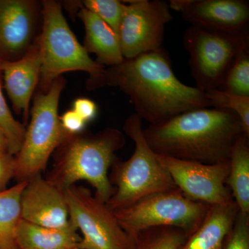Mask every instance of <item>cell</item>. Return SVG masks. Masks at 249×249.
Wrapping results in <instances>:
<instances>
[{
  "label": "cell",
  "mask_w": 249,
  "mask_h": 249,
  "mask_svg": "<svg viewBox=\"0 0 249 249\" xmlns=\"http://www.w3.org/2000/svg\"><path fill=\"white\" fill-rule=\"evenodd\" d=\"M42 58L38 37L27 53L17 60H0L4 88L16 114H23L27 124L31 98L40 81Z\"/></svg>",
  "instance_id": "cell-15"
},
{
  "label": "cell",
  "mask_w": 249,
  "mask_h": 249,
  "mask_svg": "<svg viewBox=\"0 0 249 249\" xmlns=\"http://www.w3.org/2000/svg\"><path fill=\"white\" fill-rule=\"evenodd\" d=\"M42 5V29L38 36L42 67L39 91L46 92L54 80L66 72L82 71L89 73L87 88H103L106 68L90 58L77 40L62 13V4L45 0Z\"/></svg>",
  "instance_id": "cell-4"
},
{
  "label": "cell",
  "mask_w": 249,
  "mask_h": 249,
  "mask_svg": "<svg viewBox=\"0 0 249 249\" xmlns=\"http://www.w3.org/2000/svg\"><path fill=\"white\" fill-rule=\"evenodd\" d=\"M80 240L78 229L71 222L68 227L53 229L21 219L16 229L19 249H71L78 247Z\"/></svg>",
  "instance_id": "cell-18"
},
{
  "label": "cell",
  "mask_w": 249,
  "mask_h": 249,
  "mask_svg": "<svg viewBox=\"0 0 249 249\" xmlns=\"http://www.w3.org/2000/svg\"><path fill=\"white\" fill-rule=\"evenodd\" d=\"M142 119L136 113L126 119L124 130L134 150L124 161L116 159L109 181L114 193L107 204L113 211L125 209L147 196L176 188L175 183L144 137Z\"/></svg>",
  "instance_id": "cell-5"
},
{
  "label": "cell",
  "mask_w": 249,
  "mask_h": 249,
  "mask_svg": "<svg viewBox=\"0 0 249 249\" xmlns=\"http://www.w3.org/2000/svg\"><path fill=\"white\" fill-rule=\"evenodd\" d=\"M175 186L188 199L209 206L228 205L234 200L227 186L229 165L204 164L157 155Z\"/></svg>",
  "instance_id": "cell-11"
},
{
  "label": "cell",
  "mask_w": 249,
  "mask_h": 249,
  "mask_svg": "<svg viewBox=\"0 0 249 249\" xmlns=\"http://www.w3.org/2000/svg\"><path fill=\"white\" fill-rule=\"evenodd\" d=\"M169 6L191 26L227 34L249 33L247 0H170Z\"/></svg>",
  "instance_id": "cell-13"
},
{
  "label": "cell",
  "mask_w": 249,
  "mask_h": 249,
  "mask_svg": "<svg viewBox=\"0 0 249 249\" xmlns=\"http://www.w3.org/2000/svg\"><path fill=\"white\" fill-rule=\"evenodd\" d=\"M1 73V71H0ZM0 126L4 129L9 145V153L16 156L22 147L26 127L24 124L16 120L5 100L0 78Z\"/></svg>",
  "instance_id": "cell-24"
},
{
  "label": "cell",
  "mask_w": 249,
  "mask_h": 249,
  "mask_svg": "<svg viewBox=\"0 0 249 249\" xmlns=\"http://www.w3.org/2000/svg\"><path fill=\"white\" fill-rule=\"evenodd\" d=\"M60 120L63 128L71 135L85 131L86 123L73 109L64 113L63 115L60 116Z\"/></svg>",
  "instance_id": "cell-29"
},
{
  "label": "cell",
  "mask_w": 249,
  "mask_h": 249,
  "mask_svg": "<svg viewBox=\"0 0 249 249\" xmlns=\"http://www.w3.org/2000/svg\"><path fill=\"white\" fill-rule=\"evenodd\" d=\"M73 110L87 124L96 118L98 107L89 98H78L73 102Z\"/></svg>",
  "instance_id": "cell-28"
},
{
  "label": "cell",
  "mask_w": 249,
  "mask_h": 249,
  "mask_svg": "<svg viewBox=\"0 0 249 249\" xmlns=\"http://www.w3.org/2000/svg\"><path fill=\"white\" fill-rule=\"evenodd\" d=\"M78 14L85 27L83 47L88 53L96 55V62L110 67L124 61L119 36L114 31L81 3Z\"/></svg>",
  "instance_id": "cell-16"
},
{
  "label": "cell",
  "mask_w": 249,
  "mask_h": 249,
  "mask_svg": "<svg viewBox=\"0 0 249 249\" xmlns=\"http://www.w3.org/2000/svg\"><path fill=\"white\" fill-rule=\"evenodd\" d=\"M187 237L186 234L178 228H151L139 234L134 249H178Z\"/></svg>",
  "instance_id": "cell-21"
},
{
  "label": "cell",
  "mask_w": 249,
  "mask_h": 249,
  "mask_svg": "<svg viewBox=\"0 0 249 249\" xmlns=\"http://www.w3.org/2000/svg\"><path fill=\"white\" fill-rule=\"evenodd\" d=\"M80 3L85 9L101 18L118 35L125 6L124 1L119 0H85Z\"/></svg>",
  "instance_id": "cell-25"
},
{
  "label": "cell",
  "mask_w": 249,
  "mask_h": 249,
  "mask_svg": "<svg viewBox=\"0 0 249 249\" xmlns=\"http://www.w3.org/2000/svg\"><path fill=\"white\" fill-rule=\"evenodd\" d=\"M209 207L188 199L176 188L147 196L114 213L124 231L136 240L143 231L160 227L178 228L188 237L199 227Z\"/></svg>",
  "instance_id": "cell-7"
},
{
  "label": "cell",
  "mask_w": 249,
  "mask_h": 249,
  "mask_svg": "<svg viewBox=\"0 0 249 249\" xmlns=\"http://www.w3.org/2000/svg\"><path fill=\"white\" fill-rule=\"evenodd\" d=\"M15 156L6 154L0 155V193L6 191L11 178L16 176Z\"/></svg>",
  "instance_id": "cell-27"
},
{
  "label": "cell",
  "mask_w": 249,
  "mask_h": 249,
  "mask_svg": "<svg viewBox=\"0 0 249 249\" xmlns=\"http://www.w3.org/2000/svg\"><path fill=\"white\" fill-rule=\"evenodd\" d=\"M127 94L136 114L150 124H162L186 111L211 107L206 92L183 84L163 47L106 69L103 87Z\"/></svg>",
  "instance_id": "cell-1"
},
{
  "label": "cell",
  "mask_w": 249,
  "mask_h": 249,
  "mask_svg": "<svg viewBox=\"0 0 249 249\" xmlns=\"http://www.w3.org/2000/svg\"><path fill=\"white\" fill-rule=\"evenodd\" d=\"M222 249H249V214L238 213Z\"/></svg>",
  "instance_id": "cell-26"
},
{
  "label": "cell",
  "mask_w": 249,
  "mask_h": 249,
  "mask_svg": "<svg viewBox=\"0 0 249 249\" xmlns=\"http://www.w3.org/2000/svg\"><path fill=\"white\" fill-rule=\"evenodd\" d=\"M124 3L118 34L124 59L163 47L165 25L173 20L169 3L162 0H134Z\"/></svg>",
  "instance_id": "cell-10"
},
{
  "label": "cell",
  "mask_w": 249,
  "mask_h": 249,
  "mask_svg": "<svg viewBox=\"0 0 249 249\" xmlns=\"http://www.w3.org/2000/svg\"><path fill=\"white\" fill-rule=\"evenodd\" d=\"M143 134L157 155L204 164L229 162L234 144L246 134L235 113L210 107L186 111L162 124H150L143 129Z\"/></svg>",
  "instance_id": "cell-2"
},
{
  "label": "cell",
  "mask_w": 249,
  "mask_h": 249,
  "mask_svg": "<svg viewBox=\"0 0 249 249\" xmlns=\"http://www.w3.org/2000/svg\"><path fill=\"white\" fill-rule=\"evenodd\" d=\"M238 213L235 201L224 206H210L199 227L178 249H222Z\"/></svg>",
  "instance_id": "cell-17"
},
{
  "label": "cell",
  "mask_w": 249,
  "mask_h": 249,
  "mask_svg": "<svg viewBox=\"0 0 249 249\" xmlns=\"http://www.w3.org/2000/svg\"><path fill=\"white\" fill-rule=\"evenodd\" d=\"M205 92L211 107L227 109L237 114L242 121L246 134L249 137V96H240L219 89Z\"/></svg>",
  "instance_id": "cell-22"
},
{
  "label": "cell",
  "mask_w": 249,
  "mask_h": 249,
  "mask_svg": "<svg viewBox=\"0 0 249 249\" xmlns=\"http://www.w3.org/2000/svg\"><path fill=\"white\" fill-rule=\"evenodd\" d=\"M219 89L249 96V48L241 52L236 58Z\"/></svg>",
  "instance_id": "cell-23"
},
{
  "label": "cell",
  "mask_w": 249,
  "mask_h": 249,
  "mask_svg": "<svg viewBox=\"0 0 249 249\" xmlns=\"http://www.w3.org/2000/svg\"><path fill=\"white\" fill-rule=\"evenodd\" d=\"M27 181L0 193V249H19L16 229L21 219L20 199Z\"/></svg>",
  "instance_id": "cell-20"
},
{
  "label": "cell",
  "mask_w": 249,
  "mask_h": 249,
  "mask_svg": "<svg viewBox=\"0 0 249 249\" xmlns=\"http://www.w3.org/2000/svg\"><path fill=\"white\" fill-rule=\"evenodd\" d=\"M227 186L241 214H249V137L242 134L232 147Z\"/></svg>",
  "instance_id": "cell-19"
},
{
  "label": "cell",
  "mask_w": 249,
  "mask_h": 249,
  "mask_svg": "<svg viewBox=\"0 0 249 249\" xmlns=\"http://www.w3.org/2000/svg\"><path fill=\"white\" fill-rule=\"evenodd\" d=\"M70 222L81 232L80 249H134L136 240L121 227L107 203L76 185L63 191Z\"/></svg>",
  "instance_id": "cell-9"
},
{
  "label": "cell",
  "mask_w": 249,
  "mask_h": 249,
  "mask_svg": "<svg viewBox=\"0 0 249 249\" xmlns=\"http://www.w3.org/2000/svg\"><path fill=\"white\" fill-rule=\"evenodd\" d=\"M42 5L34 0H0V60L14 61L38 37Z\"/></svg>",
  "instance_id": "cell-12"
},
{
  "label": "cell",
  "mask_w": 249,
  "mask_h": 249,
  "mask_svg": "<svg viewBox=\"0 0 249 249\" xmlns=\"http://www.w3.org/2000/svg\"><path fill=\"white\" fill-rule=\"evenodd\" d=\"M80 249L78 248V247H76V248H73V249Z\"/></svg>",
  "instance_id": "cell-31"
},
{
  "label": "cell",
  "mask_w": 249,
  "mask_h": 249,
  "mask_svg": "<svg viewBox=\"0 0 249 249\" xmlns=\"http://www.w3.org/2000/svg\"><path fill=\"white\" fill-rule=\"evenodd\" d=\"M183 43L196 87L202 91L219 89L241 52L249 48V33L231 34L191 26Z\"/></svg>",
  "instance_id": "cell-8"
},
{
  "label": "cell",
  "mask_w": 249,
  "mask_h": 249,
  "mask_svg": "<svg viewBox=\"0 0 249 249\" xmlns=\"http://www.w3.org/2000/svg\"><path fill=\"white\" fill-rule=\"evenodd\" d=\"M124 144V133L115 128L70 135L54 152L53 168L47 179L62 191L86 181L95 196L107 203L114 193L108 172Z\"/></svg>",
  "instance_id": "cell-3"
},
{
  "label": "cell",
  "mask_w": 249,
  "mask_h": 249,
  "mask_svg": "<svg viewBox=\"0 0 249 249\" xmlns=\"http://www.w3.org/2000/svg\"><path fill=\"white\" fill-rule=\"evenodd\" d=\"M6 154H10L9 142L4 129L0 126V155Z\"/></svg>",
  "instance_id": "cell-30"
},
{
  "label": "cell",
  "mask_w": 249,
  "mask_h": 249,
  "mask_svg": "<svg viewBox=\"0 0 249 249\" xmlns=\"http://www.w3.org/2000/svg\"><path fill=\"white\" fill-rule=\"evenodd\" d=\"M65 78L54 80L48 91H38L34 97L31 120L22 147L15 156L18 182L28 181L45 170L51 156L70 135L62 127L58 104Z\"/></svg>",
  "instance_id": "cell-6"
},
{
  "label": "cell",
  "mask_w": 249,
  "mask_h": 249,
  "mask_svg": "<svg viewBox=\"0 0 249 249\" xmlns=\"http://www.w3.org/2000/svg\"><path fill=\"white\" fill-rule=\"evenodd\" d=\"M20 211L21 219L42 227L62 229L71 223L64 192L41 175L27 181Z\"/></svg>",
  "instance_id": "cell-14"
}]
</instances>
